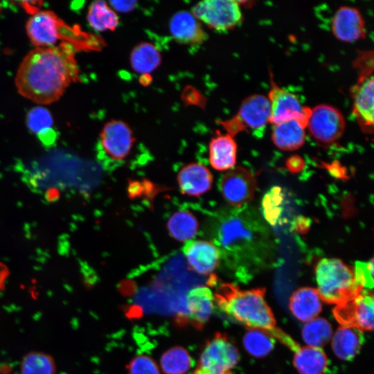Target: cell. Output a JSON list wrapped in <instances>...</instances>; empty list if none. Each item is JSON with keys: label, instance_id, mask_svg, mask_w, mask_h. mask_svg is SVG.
Returning a JSON list of instances; mask_svg holds the SVG:
<instances>
[{"label": "cell", "instance_id": "6da1fadb", "mask_svg": "<svg viewBox=\"0 0 374 374\" xmlns=\"http://www.w3.org/2000/svg\"><path fill=\"white\" fill-rule=\"evenodd\" d=\"M75 53V45L67 42L30 51L15 77L19 93L38 105L57 100L78 78Z\"/></svg>", "mask_w": 374, "mask_h": 374}, {"label": "cell", "instance_id": "7a4b0ae2", "mask_svg": "<svg viewBox=\"0 0 374 374\" xmlns=\"http://www.w3.org/2000/svg\"><path fill=\"white\" fill-rule=\"evenodd\" d=\"M258 215L246 207L220 214L211 222L213 243L235 260L253 259L263 250L267 233Z\"/></svg>", "mask_w": 374, "mask_h": 374}, {"label": "cell", "instance_id": "3957f363", "mask_svg": "<svg viewBox=\"0 0 374 374\" xmlns=\"http://www.w3.org/2000/svg\"><path fill=\"white\" fill-rule=\"evenodd\" d=\"M264 296L263 289L242 290L224 283L214 298L220 310L231 319L251 328L274 332V318Z\"/></svg>", "mask_w": 374, "mask_h": 374}, {"label": "cell", "instance_id": "277c9868", "mask_svg": "<svg viewBox=\"0 0 374 374\" xmlns=\"http://www.w3.org/2000/svg\"><path fill=\"white\" fill-rule=\"evenodd\" d=\"M317 292L322 301L340 304L359 294L363 287L354 270L335 258H323L316 265Z\"/></svg>", "mask_w": 374, "mask_h": 374}, {"label": "cell", "instance_id": "5b68a950", "mask_svg": "<svg viewBox=\"0 0 374 374\" xmlns=\"http://www.w3.org/2000/svg\"><path fill=\"white\" fill-rule=\"evenodd\" d=\"M270 106L268 98L262 94H252L241 103L238 113L231 118L219 121L226 134L234 137L238 133L247 132L262 136L269 123Z\"/></svg>", "mask_w": 374, "mask_h": 374}, {"label": "cell", "instance_id": "8992f818", "mask_svg": "<svg viewBox=\"0 0 374 374\" xmlns=\"http://www.w3.org/2000/svg\"><path fill=\"white\" fill-rule=\"evenodd\" d=\"M136 142L130 125L119 119L107 122L99 136L98 157L105 165L119 164L130 155Z\"/></svg>", "mask_w": 374, "mask_h": 374}, {"label": "cell", "instance_id": "52a82bcc", "mask_svg": "<svg viewBox=\"0 0 374 374\" xmlns=\"http://www.w3.org/2000/svg\"><path fill=\"white\" fill-rule=\"evenodd\" d=\"M238 362L236 347L226 335L217 332L206 341L193 374H234Z\"/></svg>", "mask_w": 374, "mask_h": 374}, {"label": "cell", "instance_id": "ba28073f", "mask_svg": "<svg viewBox=\"0 0 374 374\" xmlns=\"http://www.w3.org/2000/svg\"><path fill=\"white\" fill-rule=\"evenodd\" d=\"M26 33L35 48L56 46L60 39H73L75 30L66 26L53 12L38 10L27 21ZM71 44V43H70Z\"/></svg>", "mask_w": 374, "mask_h": 374}, {"label": "cell", "instance_id": "9c48e42d", "mask_svg": "<svg viewBox=\"0 0 374 374\" xmlns=\"http://www.w3.org/2000/svg\"><path fill=\"white\" fill-rule=\"evenodd\" d=\"M191 13L210 28L224 32L231 30L242 21L240 4L231 0H206L195 5Z\"/></svg>", "mask_w": 374, "mask_h": 374}, {"label": "cell", "instance_id": "30bf717a", "mask_svg": "<svg viewBox=\"0 0 374 374\" xmlns=\"http://www.w3.org/2000/svg\"><path fill=\"white\" fill-rule=\"evenodd\" d=\"M269 80L270 89L267 98L270 106L269 123L274 125L296 120L306 127L311 108L303 105L295 94L278 86L271 71Z\"/></svg>", "mask_w": 374, "mask_h": 374}, {"label": "cell", "instance_id": "8fae6325", "mask_svg": "<svg viewBox=\"0 0 374 374\" xmlns=\"http://www.w3.org/2000/svg\"><path fill=\"white\" fill-rule=\"evenodd\" d=\"M306 127L319 144L330 145L344 134L346 121L337 108L322 104L311 109Z\"/></svg>", "mask_w": 374, "mask_h": 374}, {"label": "cell", "instance_id": "7c38bea8", "mask_svg": "<svg viewBox=\"0 0 374 374\" xmlns=\"http://www.w3.org/2000/svg\"><path fill=\"white\" fill-rule=\"evenodd\" d=\"M373 73H357V80L350 88L352 113L362 131L365 134L373 132Z\"/></svg>", "mask_w": 374, "mask_h": 374}, {"label": "cell", "instance_id": "4fadbf2b", "mask_svg": "<svg viewBox=\"0 0 374 374\" xmlns=\"http://www.w3.org/2000/svg\"><path fill=\"white\" fill-rule=\"evenodd\" d=\"M335 315L343 325L357 330H370L373 328V296L362 290L350 299L338 304Z\"/></svg>", "mask_w": 374, "mask_h": 374}, {"label": "cell", "instance_id": "5bb4252c", "mask_svg": "<svg viewBox=\"0 0 374 374\" xmlns=\"http://www.w3.org/2000/svg\"><path fill=\"white\" fill-rule=\"evenodd\" d=\"M256 179L251 173L242 166L232 168L224 174L220 182V191L231 206L240 208L253 197Z\"/></svg>", "mask_w": 374, "mask_h": 374}, {"label": "cell", "instance_id": "9a60e30c", "mask_svg": "<svg viewBox=\"0 0 374 374\" xmlns=\"http://www.w3.org/2000/svg\"><path fill=\"white\" fill-rule=\"evenodd\" d=\"M335 37L342 42H352L366 37L365 21L360 11L352 6H341L335 13L331 24Z\"/></svg>", "mask_w": 374, "mask_h": 374}, {"label": "cell", "instance_id": "2e32d148", "mask_svg": "<svg viewBox=\"0 0 374 374\" xmlns=\"http://www.w3.org/2000/svg\"><path fill=\"white\" fill-rule=\"evenodd\" d=\"M183 253L190 269L205 276L215 270L220 256V250L212 242L200 240L187 241Z\"/></svg>", "mask_w": 374, "mask_h": 374}, {"label": "cell", "instance_id": "e0dca14e", "mask_svg": "<svg viewBox=\"0 0 374 374\" xmlns=\"http://www.w3.org/2000/svg\"><path fill=\"white\" fill-rule=\"evenodd\" d=\"M169 30L174 39L186 45H199L208 36L200 21L190 12L178 11L173 15L169 23Z\"/></svg>", "mask_w": 374, "mask_h": 374}, {"label": "cell", "instance_id": "ac0fdd59", "mask_svg": "<svg viewBox=\"0 0 374 374\" xmlns=\"http://www.w3.org/2000/svg\"><path fill=\"white\" fill-rule=\"evenodd\" d=\"M177 182L181 193L197 197L211 188L213 176L204 165L190 163L179 170Z\"/></svg>", "mask_w": 374, "mask_h": 374}, {"label": "cell", "instance_id": "d6986e66", "mask_svg": "<svg viewBox=\"0 0 374 374\" xmlns=\"http://www.w3.org/2000/svg\"><path fill=\"white\" fill-rule=\"evenodd\" d=\"M215 298L206 286H197L190 290L186 296L188 317L197 328L209 320L214 310Z\"/></svg>", "mask_w": 374, "mask_h": 374}, {"label": "cell", "instance_id": "ffe728a7", "mask_svg": "<svg viewBox=\"0 0 374 374\" xmlns=\"http://www.w3.org/2000/svg\"><path fill=\"white\" fill-rule=\"evenodd\" d=\"M208 153L210 164L215 170L224 171L231 169L236 162V142L231 135L219 133L211 140Z\"/></svg>", "mask_w": 374, "mask_h": 374}, {"label": "cell", "instance_id": "44dd1931", "mask_svg": "<svg viewBox=\"0 0 374 374\" xmlns=\"http://www.w3.org/2000/svg\"><path fill=\"white\" fill-rule=\"evenodd\" d=\"M322 308V299L317 290L301 287L295 291L290 301V308L298 320L307 322L317 317Z\"/></svg>", "mask_w": 374, "mask_h": 374}, {"label": "cell", "instance_id": "7402d4cb", "mask_svg": "<svg viewBox=\"0 0 374 374\" xmlns=\"http://www.w3.org/2000/svg\"><path fill=\"white\" fill-rule=\"evenodd\" d=\"M272 125L271 139L279 149L294 150L303 145L306 127L299 121L290 120Z\"/></svg>", "mask_w": 374, "mask_h": 374}, {"label": "cell", "instance_id": "603a6c76", "mask_svg": "<svg viewBox=\"0 0 374 374\" xmlns=\"http://www.w3.org/2000/svg\"><path fill=\"white\" fill-rule=\"evenodd\" d=\"M26 122L29 130L44 146L51 147L55 143L57 134L53 128V116L46 108L42 106L32 108L26 115Z\"/></svg>", "mask_w": 374, "mask_h": 374}, {"label": "cell", "instance_id": "cb8c5ba5", "mask_svg": "<svg viewBox=\"0 0 374 374\" xmlns=\"http://www.w3.org/2000/svg\"><path fill=\"white\" fill-rule=\"evenodd\" d=\"M361 338L357 329L348 326L340 327L331 338L334 354L342 360L351 359L360 349Z\"/></svg>", "mask_w": 374, "mask_h": 374}, {"label": "cell", "instance_id": "d4e9b609", "mask_svg": "<svg viewBox=\"0 0 374 374\" xmlns=\"http://www.w3.org/2000/svg\"><path fill=\"white\" fill-rule=\"evenodd\" d=\"M327 357L320 348L296 347L294 364L300 374H323L327 367Z\"/></svg>", "mask_w": 374, "mask_h": 374}, {"label": "cell", "instance_id": "484cf974", "mask_svg": "<svg viewBox=\"0 0 374 374\" xmlns=\"http://www.w3.org/2000/svg\"><path fill=\"white\" fill-rule=\"evenodd\" d=\"M161 55L156 46L150 42L137 44L130 54V64L140 74H150L161 64Z\"/></svg>", "mask_w": 374, "mask_h": 374}, {"label": "cell", "instance_id": "4316f807", "mask_svg": "<svg viewBox=\"0 0 374 374\" xmlns=\"http://www.w3.org/2000/svg\"><path fill=\"white\" fill-rule=\"evenodd\" d=\"M198 228L197 218L187 211L175 212L167 222V229L170 236L180 242L191 240L197 235Z\"/></svg>", "mask_w": 374, "mask_h": 374}, {"label": "cell", "instance_id": "83f0119b", "mask_svg": "<svg viewBox=\"0 0 374 374\" xmlns=\"http://www.w3.org/2000/svg\"><path fill=\"white\" fill-rule=\"evenodd\" d=\"M87 21L96 31L114 30L119 19L116 12L103 1H93L89 8Z\"/></svg>", "mask_w": 374, "mask_h": 374}, {"label": "cell", "instance_id": "f1b7e54d", "mask_svg": "<svg viewBox=\"0 0 374 374\" xmlns=\"http://www.w3.org/2000/svg\"><path fill=\"white\" fill-rule=\"evenodd\" d=\"M192 364L190 353L179 346L170 348L160 358V368L164 374H186Z\"/></svg>", "mask_w": 374, "mask_h": 374}, {"label": "cell", "instance_id": "f546056e", "mask_svg": "<svg viewBox=\"0 0 374 374\" xmlns=\"http://www.w3.org/2000/svg\"><path fill=\"white\" fill-rule=\"evenodd\" d=\"M302 339L307 346L320 348L328 343L332 336V328L325 319L316 317L304 324Z\"/></svg>", "mask_w": 374, "mask_h": 374}, {"label": "cell", "instance_id": "4dcf8cb0", "mask_svg": "<svg viewBox=\"0 0 374 374\" xmlns=\"http://www.w3.org/2000/svg\"><path fill=\"white\" fill-rule=\"evenodd\" d=\"M56 371L54 358L42 351L28 352L20 363V374H55Z\"/></svg>", "mask_w": 374, "mask_h": 374}, {"label": "cell", "instance_id": "1f68e13d", "mask_svg": "<svg viewBox=\"0 0 374 374\" xmlns=\"http://www.w3.org/2000/svg\"><path fill=\"white\" fill-rule=\"evenodd\" d=\"M243 346L249 354L256 357H263L273 350L274 342L266 330L251 328L243 337Z\"/></svg>", "mask_w": 374, "mask_h": 374}, {"label": "cell", "instance_id": "d6a6232c", "mask_svg": "<svg viewBox=\"0 0 374 374\" xmlns=\"http://www.w3.org/2000/svg\"><path fill=\"white\" fill-rule=\"evenodd\" d=\"M283 195L279 187L272 188L262 200L263 215L265 220L271 224H276L281 215V206Z\"/></svg>", "mask_w": 374, "mask_h": 374}, {"label": "cell", "instance_id": "836d02e7", "mask_svg": "<svg viewBox=\"0 0 374 374\" xmlns=\"http://www.w3.org/2000/svg\"><path fill=\"white\" fill-rule=\"evenodd\" d=\"M126 368L127 374H161L160 368L155 360L144 354L134 357Z\"/></svg>", "mask_w": 374, "mask_h": 374}, {"label": "cell", "instance_id": "e575fe53", "mask_svg": "<svg viewBox=\"0 0 374 374\" xmlns=\"http://www.w3.org/2000/svg\"><path fill=\"white\" fill-rule=\"evenodd\" d=\"M354 274L357 283L362 287L372 288L373 286V260L367 262H355Z\"/></svg>", "mask_w": 374, "mask_h": 374}, {"label": "cell", "instance_id": "d590c367", "mask_svg": "<svg viewBox=\"0 0 374 374\" xmlns=\"http://www.w3.org/2000/svg\"><path fill=\"white\" fill-rule=\"evenodd\" d=\"M110 7L114 10L120 12H130L136 6V1H111L109 2Z\"/></svg>", "mask_w": 374, "mask_h": 374}, {"label": "cell", "instance_id": "8d00e7d4", "mask_svg": "<svg viewBox=\"0 0 374 374\" xmlns=\"http://www.w3.org/2000/svg\"><path fill=\"white\" fill-rule=\"evenodd\" d=\"M286 165L291 172H298L302 170L304 166V162L301 157L294 155L287 160Z\"/></svg>", "mask_w": 374, "mask_h": 374}, {"label": "cell", "instance_id": "74e56055", "mask_svg": "<svg viewBox=\"0 0 374 374\" xmlns=\"http://www.w3.org/2000/svg\"><path fill=\"white\" fill-rule=\"evenodd\" d=\"M152 82V77L150 74H142L140 78V83L142 85L147 86Z\"/></svg>", "mask_w": 374, "mask_h": 374}]
</instances>
